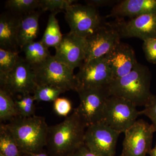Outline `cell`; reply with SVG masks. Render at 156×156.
Returning <instances> with one entry per match:
<instances>
[{"label":"cell","mask_w":156,"mask_h":156,"mask_svg":"<svg viewBox=\"0 0 156 156\" xmlns=\"http://www.w3.org/2000/svg\"><path fill=\"white\" fill-rule=\"evenodd\" d=\"M37 85L57 87L65 91H76L77 82L73 71L62 62L50 56L44 61L32 65Z\"/></svg>","instance_id":"4"},{"label":"cell","mask_w":156,"mask_h":156,"mask_svg":"<svg viewBox=\"0 0 156 156\" xmlns=\"http://www.w3.org/2000/svg\"><path fill=\"white\" fill-rule=\"evenodd\" d=\"M18 117L13 96L5 89H0V120L10 121Z\"/></svg>","instance_id":"22"},{"label":"cell","mask_w":156,"mask_h":156,"mask_svg":"<svg viewBox=\"0 0 156 156\" xmlns=\"http://www.w3.org/2000/svg\"><path fill=\"white\" fill-rule=\"evenodd\" d=\"M149 154L150 156H156V144L154 147L151 149Z\"/></svg>","instance_id":"34"},{"label":"cell","mask_w":156,"mask_h":156,"mask_svg":"<svg viewBox=\"0 0 156 156\" xmlns=\"http://www.w3.org/2000/svg\"><path fill=\"white\" fill-rule=\"evenodd\" d=\"M140 115H145L151 120L156 132V95H153L144 106V108L140 111Z\"/></svg>","instance_id":"30"},{"label":"cell","mask_w":156,"mask_h":156,"mask_svg":"<svg viewBox=\"0 0 156 156\" xmlns=\"http://www.w3.org/2000/svg\"><path fill=\"white\" fill-rule=\"evenodd\" d=\"M116 23L122 38L136 37L144 41L156 37V14H145Z\"/></svg>","instance_id":"15"},{"label":"cell","mask_w":156,"mask_h":156,"mask_svg":"<svg viewBox=\"0 0 156 156\" xmlns=\"http://www.w3.org/2000/svg\"><path fill=\"white\" fill-rule=\"evenodd\" d=\"M54 57L74 70L84 63L86 54V38L69 33L55 48Z\"/></svg>","instance_id":"13"},{"label":"cell","mask_w":156,"mask_h":156,"mask_svg":"<svg viewBox=\"0 0 156 156\" xmlns=\"http://www.w3.org/2000/svg\"><path fill=\"white\" fill-rule=\"evenodd\" d=\"M122 37L116 23H104L86 40L84 63L108 54L121 42Z\"/></svg>","instance_id":"8"},{"label":"cell","mask_w":156,"mask_h":156,"mask_svg":"<svg viewBox=\"0 0 156 156\" xmlns=\"http://www.w3.org/2000/svg\"><path fill=\"white\" fill-rule=\"evenodd\" d=\"M116 1H112V0H89L86 1L87 5H88L92 6L94 8H96L98 7H104L113 5Z\"/></svg>","instance_id":"31"},{"label":"cell","mask_w":156,"mask_h":156,"mask_svg":"<svg viewBox=\"0 0 156 156\" xmlns=\"http://www.w3.org/2000/svg\"><path fill=\"white\" fill-rule=\"evenodd\" d=\"M21 16L4 12L0 16V48L19 52L17 32Z\"/></svg>","instance_id":"17"},{"label":"cell","mask_w":156,"mask_h":156,"mask_svg":"<svg viewBox=\"0 0 156 156\" xmlns=\"http://www.w3.org/2000/svg\"><path fill=\"white\" fill-rule=\"evenodd\" d=\"M70 156H101L90 151L85 144L81 146Z\"/></svg>","instance_id":"32"},{"label":"cell","mask_w":156,"mask_h":156,"mask_svg":"<svg viewBox=\"0 0 156 156\" xmlns=\"http://www.w3.org/2000/svg\"><path fill=\"white\" fill-rule=\"evenodd\" d=\"M1 88L12 96L33 94L37 87L32 65L20 56L15 67L8 74L0 77Z\"/></svg>","instance_id":"9"},{"label":"cell","mask_w":156,"mask_h":156,"mask_svg":"<svg viewBox=\"0 0 156 156\" xmlns=\"http://www.w3.org/2000/svg\"><path fill=\"white\" fill-rule=\"evenodd\" d=\"M42 12L38 9L20 17L17 32V42L20 49L26 44L34 41L37 37L39 17Z\"/></svg>","instance_id":"18"},{"label":"cell","mask_w":156,"mask_h":156,"mask_svg":"<svg viewBox=\"0 0 156 156\" xmlns=\"http://www.w3.org/2000/svg\"><path fill=\"white\" fill-rule=\"evenodd\" d=\"M66 91L57 87L47 85H37L33 93L35 101L53 102Z\"/></svg>","instance_id":"24"},{"label":"cell","mask_w":156,"mask_h":156,"mask_svg":"<svg viewBox=\"0 0 156 156\" xmlns=\"http://www.w3.org/2000/svg\"><path fill=\"white\" fill-rule=\"evenodd\" d=\"M65 14L69 32L84 38L95 32L103 22L96 8L87 5L73 4L66 9Z\"/></svg>","instance_id":"7"},{"label":"cell","mask_w":156,"mask_h":156,"mask_svg":"<svg viewBox=\"0 0 156 156\" xmlns=\"http://www.w3.org/2000/svg\"><path fill=\"white\" fill-rule=\"evenodd\" d=\"M75 75L76 89L107 87L113 80L105 56L83 63Z\"/></svg>","instance_id":"12"},{"label":"cell","mask_w":156,"mask_h":156,"mask_svg":"<svg viewBox=\"0 0 156 156\" xmlns=\"http://www.w3.org/2000/svg\"><path fill=\"white\" fill-rule=\"evenodd\" d=\"M0 156H4V155H3L2 154H0Z\"/></svg>","instance_id":"35"},{"label":"cell","mask_w":156,"mask_h":156,"mask_svg":"<svg viewBox=\"0 0 156 156\" xmlns=\"http://www.w3.org/2000/svg\"><path fill=\"white\" fill-rule=\"evenodd\" d=\"M143 49L147 61L156 64V37L144 41Z\"/></svg>","instance_id":"29"},{"label":"cell","mask_w":156,"mask_h":156,"mask_svg":"<svg viewBox=\"0 0 156 156\" xmlns=\"http://www.w3.org/2000/svg\"><path fill=\"white\" fill-rule=\"evenodd\" d=\"M140 111L133 103L125 98L110 96L107 100L103 121L120 133H125L137 121Z\"/></svg>","instance_id":"6"},{"label":"cell","mask_w":156,"mask_h":156,"mask_svg":"<svg viewBox=\"0 0 156 156\" xmlns=\"http://www.w3.org/2000/svg\"><path fill=\"white\" fill-rule=\"evenodd\" d=\"M79 106L75 109L87 127L103 121L107 100L109 97L107 87L78 88Z\"/></svg>","instance_id":"5"},{"label":"cell","mask_w":156,"mask_h":156,"mask_svg":"<svg viewBox=\"0 0 156 156\" xmlns=\"http://www.w3.org/2000/svg\"><path fill=\"white\" fill-rule=\"evenodd\" d=\"M16 140L5 125L0 126V154L4 156H21Z\"/></svg>","instance_id":"21"},{"label":"cell","mask_w":156,"mask_h":156,"mask_svg":"<svg viewBox=\"0 0 156 156\" xmlns=\"http://www.w3.org/2000/svg\"><path fill=\"white\" fill-rule=\"evenodd\" d=\"M21 50L25 54L26 60L31 65L41 63L51 56L48 48L40 41L29 43Z\"/></svg>","instance_id":"20"},{"label":"cell","mask_w":156,"mask_h":156,"mask_svg":"<svg viewBox=\"0 0 156 156\" xmlns=\"http://www.w3.org/2000/svg\"><path fill=\"white\" fill-rule=\"evenodd\" d=\"M87 127L74 110L62 122L49 127L47 145L56 155H71L84 145Z\"/></svg>","instance_id":"2"},{"label":"cell","mask_w":156,"mask_h":156,"mask_svg":"<svg viewBox=\"0 0 156 156\" xmlns=\"http://www.w3.org/2000/svg\"><path fill=\"white\" fill-rule=\"evenodd\" d=\"M53 109L57 115L66 118L72 110V103L66 98L58 97L53 102Z\"/></svg>","instance_id":"28"},{"label":"cell","mask_w":156,"mask_h":156,"mask_svg":"<svg viewBox=\"0 0 156 156\" xmlns=\"http://www.w3.org/2000/svg\"><path fill=\"white\" fill-rule=\"evenodd\" d=\"M121 133L103 121L87 127L84 144L90 151L101 156H115L118 138Z\"/></svg>","instance_id":"11"},{"label":"cell","mask_w":156,"mask_h":156,"mask_svg":"<svg viewBox=\"0 0 156 156\" xmlns=\"http://www.w3.org/2000/svg\"><path fill=\"white\" fill-rule=\"evenodd\" d=\"M151 80L148 67L137 62L131 72L112 81L108 91L110 96L125 98L136 107L145 106L153 95L150 90Z\"/></svg>","instance_id":"1"},{"label":"cell","mask_w":156,"mask_h":156,"mask_svg":"<svg viewBox=\"0 0 156 156\" xmlns=\"http://www.w3.org/2000/svg\"><path fill=\"white\" fill-rule=\"evenodd\" d=\"M24 154L41 152L47 145L49 126L44 117H17L5 125Z\"/></svg>","instance_id":"3"},{"label":"cell","mask_w":156,"mask_h":156,"mask_svg":"<svg viewBox=\"0 0 156 156\" xmlns=\"http://www.w3.org/2000/svg\"><path fill=\"white\" fill-rule=\"evenodd\" d=\"M23 156H49L47 154L44 153L39 152L36 153L26 154H24V155Z\"/></svg>","instance_id":"33"},{"label":"cell","mask_w":156,"mask_h":156,"mask_svg":"<svg viewBox=\"0 0 156 156\" xmlns=\"http://www.w3.org/2000/svg\"><path fill=\"white\" fill-rule=\"evenodd\" d=\"M40 2V0H8L5 7L12 13L22 16L39 9Z\"/></svg>","instance_id":"23"},{"label":"cell","mask_w":156,"mask_h":156,"mask_svg":"<svg viewBox=\"0 0 156 156\" xmlns=\"http://www.w3.org/2000/svg\"><path fill=\"white\" fill-rule=\"evenodd\" d=\"M156 14V0H123L113 6L108 17H136Z\"/></svg>","instance_id":"16"},{"label":"cell","mask_w":156,"mask_h":156,"mask_svg":"<svg viewBox=\"0 0 156 156\" xmlns=\"http://www.w3.org/2000/svg\"><path fill=\"white\" fill-rule=\"evenodd\" d=\"M56 13H52L49 16L47 27L41 41L45 47L55 48L62 40L63 35L61 33Z\"/></svg>","instance_id":"19"},{"label":"cell","mask_w":156,"mask_h":156,"mask_svg":"<svg viewBox=\"0 0 156 156\" xmlns=\"http://www.w3.org/2000/svg\"><path fill=\"white\" fill-rule=\"evenodd\" d=\"M152 124L143 119L137 120L125 132L122 152L119 156H146L152 148L154 134Z\"/></svg>","instance_id":"10"},{"label":"cell","mask_w":156,"mask_h":156,"mask_svg":"<svg viewBox=\"0 0 156 156\" xmlns=\"http://www.w3.org/2000/svg\"><path fill=\"white\" fill-rule=\"evenodd\" d=\"M105 57L111 70L113 80L128 74L137 63L132 48L121 42Z\"/></svg>","instance_id":"14"},{"label":"cell","mask_w":156,"mask_h":156,"mask_svg":"<svg viewBox=\"0 0 156 156\" xmlns=\"http://www.w3.org/2000/svg\"><path fill=\"white\" fill-rule=\"evenodd\" d=\"M74 0H40L39 10L42 12L49 11L52 13L65 11L75 2Z\"/></svg>","instance_id":"27"},{"label":"cell","mask_w":156,"mask_h":156,"mask_svg":"<svg viewBox=\"0 0 156 156\" xmlns=\"http://www.w3.org/2000/svg\"><path fill=\"white\" fill-rule=\"evenodd\" d=\"M14 98L18 117H30L35 115V101L33 95L30 94L19 95Z\"/></svg>","instance_id":"25"},{"label":"cell","mask_w":156,"mask_h":156,"mask_svg":"<svg viewBox=\"0 0 156 156\" xmlns=\"http://www.w3.org/2000/svg\"><path fill=\"white\" fill-rule=\"evenodd\" d=\"M19 52L0 48V77L8 74L17 64Z\"/></svg>","instance_id":"26"}]
</instances>
